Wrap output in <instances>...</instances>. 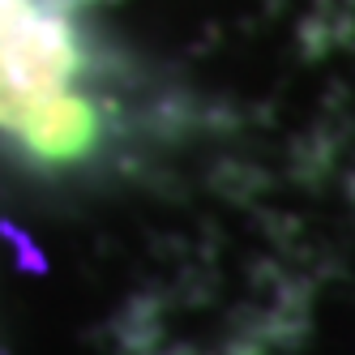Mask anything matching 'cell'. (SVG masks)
Here are the masks:
<instances>
[{
    "instance_id": "obj_1",
    "label": "cell",
    "mask_w": 355,
    "mask_h": 355,
    "mask_svg": "<svg viewBox=\"0 0 355 355\" xmlns=\"http://www.w3.org/2000/svg\"><path fill=\"white\" fill-rule=\"evenodd\" d=\"M78 73L69 21L39 0H0V133L17 137Z\"/></svg>"
},
{
    "instance_id": "obj_2",
    "label": "cell",
    "mask_w": 355,
    "mask_h": 355,
    "mask_svg": "<svg viewBox=\"0 0 355 355\" xmlns=\"http://www.w3.org/2000/svg\"><path fill=\"white\" fill-rule=\"evenodd\" d=\"M98 137V116L82 94H64L56 103H47L26 129L17 133V141L31 150L39 163H73L90 155V146Z\"/></svg>"
}]
</instances>
